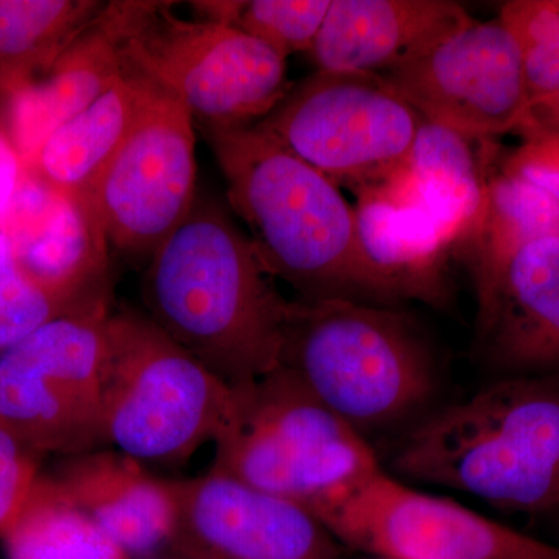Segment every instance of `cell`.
<instances>
[{
  "label": "cell",
  "instance_id": "cell-20",
  "mask_svg": "<svg viewBox=\"0 0 559 559\" xmlns=\"http://www.w3.org/2000/svg\"><path fill=\"white\" fill-rule=\"evenodd\" d=\"M488 140L423 120L409 157L396 173L452 250L468 237L484 210L496 154Z\"/></svg>",
  "mask_w": 559,
  "mask_h": 559
},
{
  "label": "cell",
  "instance_id": "cell-23",
  "mask_svg": "<svg viewBox=\"0 0 559 559\" xmlns=\"http://www.w3.org/2000/svg\"><path fill=\"white\" fill-rule=\"evenodd\" d=\"M103 7L91 0H0V94L46 75Z\"/></svg>",
  "mask_w": 559,
  "mask_h": 559
},
{
  "label": "cell",
  "instance_id": "cell-4",
  "mask_svg": "<svg viewBox=\"0 0 559 559\" xmlns=\"http://www.w3.org/2000/svg\"><path fill=\"white\" fill-rule=\"evenodd\" d=\"M277 367L364 437L415 417L439 382L407 316L353 299L288 301Z\"/></svg>",
  "mask_w": 559,
  "mask_h": 559
},
{
  "label": "cell",
  "instance_id": "cell-9",
  "mask_svg": "<svg viewBox=\"0 0 559 559\" xmlns=\"http://www.w3.org/2000/svg\"><path fill=\"white\" fill-rule=\"evenodd\" d=\"M109 301L66 312L0 353V419L32 450L80 455L102 440Z\"/></svg>",
  "mask_w": 559,
  "mask_h": 559
},
{
  "label": "cell",
  "instance_id": "cell-24",
  "mask_svg": "<svg viewBox=\"0 0 559 559\" xmlns=\"http://www.w3.org/2000/svg\"><path fill=\"white\" fill-rule=\"evenodd\" d=\"M2 540L7 559H130L55 477H39Z\"/></svg>",
  "mask_w": 559,
  "mask_h": 559
},
{
  "label": "cell",
  "instance_id": "cell-33",
  "mask_svg": "<svg viewBox=\"0 0 559 559\" xmlns=\"http://www.w3.org/2000/svg\"><path fill=\"white\" fill-rule=\"evenodd\" d=\"M544 559H559V554L557 555V557L544 558Z\"/></svg>",
  "mask_w": 559,
  "mask_h": 559
},
{
  "label": "cell",
  "instance_id": "cell-28",
  "mask_svg": "<svg viewBox=\"0 0 559 559\" xmlns=\"http://www.w3.org/2000/svg\"><path fill=\"white\" fill-rule=\"evenodd\" d=\"M39 455L0 419V539L20 516L40 477Z\"/></svg>",
  "mask_w": 559,
  "mask_h": 559
},
{
  "label": "cell",
  "instance_id": "cell-14",
  "mask_svg": "<svg viewBox=\"0 0 559 559\" xmlns=\"http://www.w3.org/2000/svg\"><path fill=\"white\" fill-rule=\"evenodd\" d=\"M0 227L14 264L51 296L73 308L109 301V241L90 197L27 171Z\"/></svg>",
  "mask_w": 559,
  "mask_h": 559
},
{
  "label": "cell",
  "instance_id": "cell-8",
  "mask_svg": "<svg viewBox=\"0 0 559 559\" xmlns=\"http://www.w3.org/2000/svg\"><path fill=\"white\" fill-rule=\"evenodd\" d=\"M423 120L377 73L316 70L255 124L358 194L404 167Z\"/></svg>",
  "mask_w": 559,
  "mask_h": 559
},
{
  "label": "cell",
  "instance_id": "cell-26",
  "mask_svg": "<svg viewBox=\"0 0 559 559\" xmlns=\"http://www.w3.org/2000/svg\"><path fill=\"white\" fill-rule=\"evenodd\" d=\"M331 0H249L234 2L229 25L266 44L283 58L310 51Z\"/></svg>",
  "mask_w": 559,
  "mask_h": 559
},
{
  "label": "cell",
  "instance_id": "cell-29",
  "mask_svg": "<svg viewBox=\"0 0 559 559\" xmlns=\"http://www.w3.org/2000/svg\"><path fill=\"white\" fill-rule=\"evenodd\" d=\"M500 170L544 191L559 205V138H524V143L506 157Z\"/></svg>",
  "mask_w": 559,
  "mask_h": 559
},
{
  "label": "cell",
  "instance_id": "cell-31",
  "mask_svg": "<svg viewBox=\"0 0 559 559\" xmlns=\"http://www.w3.org/2000/svg\"><path fill=\"white\" fill-rule=\"evenodd\" d=\"M520 132L522 138L535 134L559 138V92L530 103Z\"/></svg>",
  "mask_w": 559,
  "mask_h": 559
},
{
  "label": "cell",
  "instance_id": "cell-27",
  "mask_svg": "<svg viewBox=\"0 0 559 559\" xmlns=\"http://www.w3.org/2000/svg\"><path fill=\"white\" fill-rule=\"evenodd\" d=\"M75 310L80 308L51 296L11 264L0 271V353L16 347L58 316Z\"/></svg>",
  "mask_w": 559,
  "mask_h": 559
},
{
  "label": "cell",
  "instance_id": "cell-2",
  "mask_svg": "<svg viewBox=\"0 0 559 559\" xmlns=\"http://www.w3.org/2000/svg\"><path fill=\"white\" fill-rule=\"evenodd\" d=\"M231 209L272 278L300 300L380 301L358 253L355 213L340 186L257 124L204 130Z\"/></svg>",
  "mask_w": 559,
  "mask_h": 559
},
{
  "label": "cell",
  "instance_id": "cell-18",
  "mask_svg": "<svg viewBox=\"0 0 559 559\" xmlns=\"http://www.w3.org/2000/svg\"><path fill=\"white\" fill-rule=\"evenodd\" d=\"M469 20L448 0H331L308 53L318 70L384 75Z\"/></svg>",
  "mask_w": 559,
  "mask_h": 559
},
{
  "label": "cell",
  "instance_id": "cell-3",
  "mask_svg": "<svg viewBox=\"0 0 559 559\" xmlns=\"http://www.w3.org/2000/svg\"><path fill=\"white\" fill-rule=\"evenodd\" d=\"M392 468L511 513L559 510V378L502 377L432 412L401 440Z\"/></svg>",
  "mask_w": 559,
  "mask_h": 559
},
{
  "label": "cell",
  "instance_id": "cell-25",
  "mask_svg": "<svg viewBox=\"0 0 559 559\" xmlns=\"http://www.w3.org/2000/svg\"><path fill=\"white\" fill-rule=\"evenodd\" d=\"M499 20L520 47L530 103L559 92V0H511Z\"/></svg>",
  "mask_w": 559,
  "mask_h": 559
},
{
  "label": "cell",
  "instance_id": "cell-30",
  "mask_svg": "<svg viewBox=\"0 0 559 559\" xmlns=\"http://www.w3.org/2000/svg\"><path fill=\"white\" fill-rule=\"evenodd\" d=\"M25 175L27 170L22 164L20 154L11 145L9 135L0 124V226Z\"/></svg>",
  "mask_w": 559,
  "mask_h": 559
},
{
  "label": "cell",
  "instance_id": "cell-7",
  "mask_svg": "<svg viewBox=\"0 0 559 559\" xmlns=\"http://www.w3.org/2000/svg\"><path fill=\"white\" fill-rule=\"evenodd\" d=\"M168 5L119 2L124 68L176 98L204 130L270 116L290 90L286 58L234 25L180 20Z\"/></svg>",
  "mask_w": 559,
  "mask_h": 559
},
{
  "label": "cell",
  "instance_id": "cell-34",
  "mask_svg": "<svg viewBox=\"0 0 559 559\" xmlns=\"http://www.w3.org/2000/svg\"><path fill=\"white\" fill-rule=\"evenodd\" d=\"M191 559H194V558H191Z\"/></svg>",
  "mask_w": 559,
  "mask_h": 559
},
{
  "label": "cell",
  "instance_id": "cell-21",
  "mask_svg": "<svg viewBox=\"0 0 559 559\" xmlns=\"http://www.w3.org/2000/svg\"><path fill=\"white\" fill-rule=\"evenodd\" d=\"M145 80L130 70L44 143L28 173L51 189L90 197L98 176L130 132Z\"/></svg>",
  "mask_w": 559,
  "mask_h": 559
},
{
  "label": "cell",
  "instance_id": "cell-13",
  "mask_svg": "<svg viewBox=\"0 0 559 559\" xmlns=\"http://www.w3.org/2000/svg\"><path fill=\"white\" fill-rule=\"evenodd\" d=\"M173 550L194 559H341L340 543L307 507L210 469L176 481Z\"/></svg>",
  "mask_w": 559,
  "mask_h": 559
},
{
  "label": "cell",
  "instance_id": "cell-1",
  "mask_svg": "<svg viewBox=\"0 0 559 559\" xmlns=\"http://www.w3.org/2000/svg\"><path fill=\"white\" fill-rule=\"evenodd\" d=\"M142 296L146 316L230 388L277 369L288 300L213 202L197 201L151 253Z\"/></svg>",
  "mask_w": 559,
  "mask_h": 559
},
{
  "label": "cell",
  "instance_id": "cell-19",
  "mask_svg": "<svg viewBox=\"0 0 559 559\" xmlns=\"http://www.w3.org/2000/svg\"><path fill=\"white\" fill-rule=\"evenodd\" d=\"M121 36L116 3L110 2L46 75L5 95L3 130L25 170L61 124L86 109L123 75L127 68Z\"/></svg>",
  "mask_w": 559,
  "mask_h": 559
},
{
  "label": "cell",
  "instance_id": "cell-32",
  "mask_svg": "<svg viewBox=\"0 0 559 559\" xmlns=\"http://www.w3.org/2000/svg\"><path fill=\"white\" fill-rule=\"evenodd\" d=\"M143 559H190L186 557V555L180 554L178 550H167L162 551V554L153 555V557L143 558Z\"/></svg>",
  "mask_w": 559,
  "mask_h": 559
},
{
  "label": "cell",
  "instance_id": "cell-10",
  "mask_svg": "<svg viewBox=\"0 0 559 559\" xmlns=\"http://www.w3.org/2000/svg\"><path fill=\"white\" fill-rule=\"evenodd\" d=\"M340 544L381 559H544L559 549L380 468L310 510Z\"/></svg>",
  "mask_w": 559,
  "mask_h": 559
},
{
  "label": "cell",
  "instance_id": "cell-5",
  "mask_svg": "<svg viewBox=\"0 0 559 559\" xmlns=\"http://www.w3.org/2000/svg\"><path fill=\"white\" fill-rule=\"evenodd\" d=\"M106 336L103 443L142 463H182L216 440L234 388L142 312H110Z\"/></svg>",
  "mask_w": 559,
  "mask_h": 559
},
{
  "label": "cell",
  "instance_id": "cell-16",
  "mask_svg": "<svg viewBox=\"0 0 559 559\" xmlns=\"http://www.w3.org/2000/svg\"><path fill=\"white\" fill-rule=\"evenodd\" d=\"M356 246L382 304L447 300L450 242L395 175L356 194Z\"/></svg>",
  "mask_w": 559,
  "mask_h": 559
},
{
  "label": "cell",
  "instance_id": "cell-11",
  "mask_svg": "<svg viewBox=\"0 0 559 559\" xmlns=\"http://www.w3.org/2000/svg\"><path fill=\"white\" fill-rule=\"evenodd\" d=\"M197 176L193 117L145 80L138 117L91 193L109 246L151 257L197 204Z\"/></svg>",
  "mask_w": 559,
  "mask_h": 559
},
{
  "label": "cell",
  "instance_id": "cell-15",
  "mask_svg": "<svg viewBox=\"0 0 559 559\" xmlns=\"http://www.w3.org/2000/svg\"><path fill=\"white\" fill-rule=\"evenodd\" d=\"M476 297L479 347L492 369L559 378V237L522 248Z\"/></svg>",
  "mask_w": 559,
  "mask_h": 559
},
{
  "label": "cell",
  "instance_id": "cell-17",
  "mask_svg": "<svg viewBox=\"0 0 559 559\" xmlns=\"http://www.w3.org/2000/svg\"><path fill=\"white\" fill-rule=\"evenodd\" d=\"M55 479L128 558L153 557L175 546L176 481L154 477L139 460L116 450L84 452L73 455Z\"/></svg>",
  "mask_w": 559,
  "mask_h": 559
},
{
  "label": "cell",
  "instance_id": "cell-22",
  "mask_svg": "<svg viewBox=\"0 0 559 559\" xmlns=\"http://www.w3.org/2000/svg\"><path fill=\"white\" fill-rule=\"evenodd\" d=\"M559 237V205L544 191L492 168L479 223L459 246L477 294L530 242Z\"/></svg>",
  "mask_w": 559,
  "mask_h": 559
},
{
  "label": "cell",
  "instance_id": "cell-6",
  "mask_svg": "<svg viewBox=\"0 0 559 559\" xmlns=\"http://www.w3.org/2000/svg\"><path fill=\"white\" fill-rule=\"evenodd\" d=\"M234 390L216 473L312 510L381 468L366 437L280 367Z\"/></svg>",
  "mask_w": 559,
  "mask_h": 559
},
{
  "label": "cell",
  "instance_id": "cell-12",
  "mask_svg": "<svg viewBox=\"0 0 559 559\" xmlns=\"http://www.w3.org/2000/svg\"><path fill=\"white\" fill-rule=\"evenodd\" d=\"M381 76L423 119L473 138L520 131L527 117L520 47L499 17H471Z\"/></svg>",
  "mask_w": 559,
  "mask_h": 559
}]
</instances>
